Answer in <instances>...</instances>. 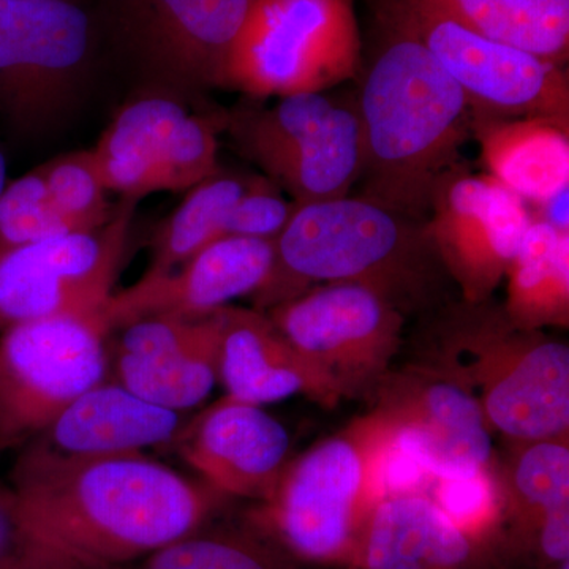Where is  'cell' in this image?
<instances>
[{
  "mask_svg": "<svg viewBox=\"0 0 569 569\" xmlns=\"http://www.w3.org/2000/svg\"><path fill=\"white\" fill-rule=\"evenodd\" d=\"M29 522L80 569L119 567L200 529L228 498L142 455L77 458L32 441L9 475Z\"/></svg>",
  "mask_w": 569,
  "mask_h": 569,
  "instance_id": "obj_1",
  "label": "cell"
},
{
  "mask_svg": "<svg viewBox=\"0 0 569 569\" xmlns=\"http://www.w3.org/2000/svg\"><path fill=\"white\" fill-rule=\"evenodd\" d=\"M387 36L365 71L358 111L365 140L358 197L426 222L440 176L460 163L471 110L458 82L383 7Z\"/></svg>",
  "mask_w": 569,
  "mask_h": 569,
  "instance_id": "obj_2",
  "label": "cell"
},
{
  "mask_svg": "<svg viewBox=\"0 0 569 569\" xmlns=\"http://www.w3.org/2000/svg\"><path fill=\"white\" fill-rule=\"evenodd\" d=\"M328 283L362 284L407 316L436 309L452 282L426 222L348 194L296 206L274 239L271 272L253 299L269 310Z\"/></svg>",
  "mask_w": 569,
  "mask_h": 569,
  "instance_id": "obj_3",
  "label": "cell"
},
{
  "mask_svg": "<svg viewBox=\"0 0 569 569\" xmlns=\"http://www.w3.org/2000/svg\"><path fill=\"white\" fill-rule=\"evenodd\" d=\"M437 342L430 367L475 397L490 430L518 445L568 436V343L519 328L490 299L445 307Z\"/></svg>",
  "mask_w": 569,
  "mask_h": 569,
  "instance_id": "obj_4",
  "label": "cell"
},
{
  "mask_svg": "<svg viewBox=\"0 0 569 569\" xmlns=\"http://www.w3.org/2000/svg\"><path fill=\"white\" fill-rule=\"evenodd\" d=\"M395 445L391 427L372 411L291 459L250 518L298 563L355 567Z\"/></svg>",
  "mask_w": 569,
  "mask_h": 569,
  "instance_id": "obj_5",
  "label": "cell"
},
{
  "mask_svg": "<svg viewBox=\"0 0 569 569\" xmlns=\"http://www.w3.org/2000/svg\"><path fill=\"white\" fill-rule=\"evenodd\" d=\"M361 69L355 0H253L228 61L227 89L279 99L323 93Z\"/></svg>",
  "mask_w": 569,
  "mask_h": 569,
  "instance_id": "obj_6",
  "label": "cell"
},
{
  "mask_svg": "<svg viewBox=\"0 0 569 569\" xmlns=\"http://www.w3.org/2000/svg\"><path fill=\"white\" fill-rule=\"evenodd\" d=\"M110 328L99 310L0 332V458L32 443L107 373Z\"/></svg>",
  "mask_w": 569,
  "mask_h": 569,
  "instance_id": "obj_7",
  "label": "cell"
},
{
  "mask_svg": "<svg viewBox=\"0 0 569 569\" xmlns=\"http://www.w3.org/2000/svg\"><path fill=\"white\" fill-rule=\"evenodd\" d=\"M137 198L122 197L110 222L0 253V332L102 309L121 268Z\"/></svg>",
  "mask_w": 569,
  "mask_h": 569,
  "instance_id": "obj_8",
  "label": "cell"
},
{
  "mask_svg": "<svg viewBox=\"0 0 569 569\" xmlns=\"http://www.w3.org/2000/svg\"><path fill=\"white\" fill-rule=\"evenodd\" d=\"M388 2L458 82L471 114L569 123V80L563 67L468 31L419 3Z\"/></svg>",
  "mask_w": 569,
  "mask_h": 569,
  "instance_id": "obj_9",
  "label": "cell"
},
{
  "mask_svg": "<svg viewBox=\"0 0 569 569\" xmlns=\"http://www.w3.org/2000/svg\"><path fill=\"white\" fill-rule=\"evenodd\" d=\"M268 316L347 397L372 392L387 376L406 320L383 296L356 283L318 284Z\"/></svg>",
  "mask_w": 569,
  "mask_h": 569,
  "instance_id": "obj_10",
  "label": "cell"
},
{
  "mask_svg": "<svg viewBox=\"0 0 569 569\" xmlns=\"http://www.w3.org/2000/svg\"><path fill=\"white\" fill-rule=\"evenodd\" d=\"M91 41L88 14L67 0H0V116L36 132L70 99Z\"/></svg>",
  "mask_w": 569,
  "mask_h": 569,
  "instance_id": "obj_11",
  "label": "cell"
},
{
  "mask_svg": "<svg viewBox=\"0 0 569 569\" xmlns=\"http://www.w3.org/2000/svg\"><path fill=\"white\" fill-rule=\"evenodd\" d=\"M531 220L529 206L489 174L462 163L440 176L430 194L426 228L462 301L492 298Z\"/></svg>",
  "mask_w": 569,
  "mask_h": 569,
  "instance_id": "obj_12",
  "label": "cell"
},
{
  "mask_svg": "<svg viewBox=\"0 0 569 569\" xmlns=\"http://www.w3.org/2000/svg\"><path fill=\"white\" fill-rule=\"evenodd\" d=\"M92 153L107 190L137 200L190 190L220 171L216 126L160 96L127 104Z\"/></svg>",
  "mask_w": 569,
  "mask_h": 569,
  "instance_id": "obj_13",
  "label": "cell"
},
{
  "mask_svg": "<svg viewBox=\"0 0 569 569\" xmlns=\"http://www.w3.org/2000/svg\"><path fill=\"white\" fill-rule=\"evenodd\" d=\"M378 415L396 447L437 479H466L490 470L492 438L475 397L430 366L389 372L376 389Z\"/></svg>",
  "mask_w": 569,
  "mask_h": 569,
  "instance_id": "obj_14",
  "label": "cell"
},
{
  "mask_svg": "<svg viewBox=\"0 0 569 569\" xmlns=\"http://www.w3.org/2000/svg\"><path fill=\"white\" fill-rule=\"evenodd\" d=\"M142 71L179 91L227 88L253 0H112Z\"/></svg>",
  "mask_w": 569,
  "mask_h": 569,
  "instance_id": "obj_15",
  "label": "cell"
},
{
  "mask_svg": "<svg viewBox=\"0 0 569 569\" xmlns=\"http://www.w3.org/2000/svg\"><path fill=\"white\" fill-rule=\"evenodd\" d=\"M272 261L274 241L222 238L171 271L144 274L132 287L112 291L100 313L110 331L146 317H206L257 293Z\"/></svg>",
  "mask_w": 569,
  "mask_h": 569,
  "instance_id": "obj_16",
  "label": "cell"
},
{
  "mask_svg": "<svg viewBox=\"0 0 569 569\" xmlns=\"http://www.w3.org/2000/svg\"><path fill=\"white\" fill-rule=\"evenodd\" d=\"M173 445L227 498L268 500L291 460L287 429L260 406L227 396L186 422Z\"/></svg>",
  "mask_w": 569,
  "mask_h": 569,
  "instance_id": "obj_17",
  "label": "cell"
},
{
  "mask_svg": "<svg viewBox=\"0 0 569 569\" xmlns=\"http://www.w3.org/2000/svg\"><path fill=\"white\" fill-rule=\"evenodd\" d=\"M118 383L148 402L182 411L200 406L219 381V316L146 317L123 325Z\"/></svg>",
  "mask_w": 569,
  "mask_h": 569,
  "instance_id": "obj_18",
  "label": "cell"
},
{
  "mask_svg": "<svg viewBox=\"0 0 569 569\" xmlns=\"http://www.w3.org/2000/svg\"><path fill=\"white\" fill-rule=\"evenodd\" d=\"M219 316L217 373L227 397L263 406L298 395L335 407L346 392L257 309L227 306Z\"/></svg>",
  "mask_w": 569,
  "mask_h": 569,
  "instance_id": "obj_19",
  "label": "cell"
},
{
  "mask_svg": "<svg viewBox=\"0 0 569 569\" xmlns=\"http://www.w3.org/2000/svg\"><path fill=\"white\" fill-rule=\"evenodd\" d=\"M182 427L179 411L103 380L77 397L37 441L77 458L142 455L144 449L173 445Z\"/></svg>",
  "mask_w": 569,
  "mask_h": 569,
  "instance_id": "obj_20",
  "label": "cell"
},
{
  "mask_svg": "<svg viewBox=\"0 0 569 569\" xmlns=\"http://www.w3.org/2000/svg\"><path fill=\"white\" fill-rule=\"evenodd\" d=\"M477 545L425 493L381 498L367 520L358 569H475Z\"/></svg>",
  "mask_w": 569,
  "mask_h": 569,
  "instance_id": "obj_21",
  "label": "cell"
},
{
  "mask_svg": "<svg viewBox=\"0 0 569 569\" xmlns=\"http://www.w3.org/2000/svg\"><path fill=\"white\" fill-rule=\"evenodd\" d=\"M490 178L529 208L569 189V123L545 118H492L471 114Z\"/></svg>",
  "mask_w": 569,
  "mask_h": 569,
  "instance_id": "obj_22",
  "label": "cell"
},
{
  "mask_svg": "<svg viewBox=\"0 0 569 569\" xmlns=\"http://www.w3.org/2000/svg\"><path fill=\"white\" fill-rule=\"evenodd\" d=\"M365 167V140L355 107L337 104L316 140L263 168L296 206L348 197Z\"/></svg>",
  "mask_w": 569,
  "mask_h": 569,
  "instance_id": "obj_23",
  "label": "cell"
},
{
  "mask_svg": "<svg viewBox=\"0 0 569 569\" xmlns=\"http://www.w3.org/2000/svg\"><path fill=\"white\" fill-rule=\"evenodd\" d=\"M509 320L522 329L569 323V233L531 217L507 272Z\"/></svg>",
  "mask_w": 569,
  "mask_h": 569,
  "instance_id": "obj_24",
  "label": "cell"
},
{
  "mask_svg": "<svg viewBox=\"0 0 569 569\" xmlns=\"http://www.w3.org/2000/svg\"><path fill=\"white\" fill-rule=\"evenodd\" d=\"M468 31L563 67L569 52V0H408Z\"/></svg>",
  "mask_w": 569,
  "mask_h": 569,
  "instance_id": "obj_25",
  "label": "cell"
},
{
  "mask_svg": "<svg viewBox=\"0 0 569 569\" xmlns=\"http://www.w3.org/2000/svg\"><path fill=\"white\" fill-rule=\"evenodd\" d=\"M217 519L141 559L103 569H298V561L252 518L242 523Z\"/></svg>",
  "mask_w": 569,
  "mask_h": 569,
  "instance_id": "obj_26",
  "label": "cell"
},
{
  "mask_svg": "<svg viewBox=\"0 0 569 569\" xmlns=\"http://www.w3.org/2000/svg\"><path fill=\"white\" fill-rule=\"evenodd\" d=\"M249 179L222 171L192 187L152 241V260L146 274L178 268L183 261L219 241L224 219L246 192Z\"/></svg>",
  "mask_w": 569,
  "mask_h": 569,
  "instance_id": "obj_27",
  "label": "cell"
},
{
  "mask_svg": "<svg viewBox=\"0 0 569 569\" xmlns=\"http://www.w3.org/2000/svg\"><path fill=\"white\" fill-rule=\"evenodd\" d=\"M336 108L325 93H296L280 97L268 110L239 116L231 127L242 151L264 168L316 140Z\"/></svg>",
  "mask_w": 569,
  "mask_h": 569,
  "instance_id": "obj_28",
  "label": "cell"
},
{
  "mask_svg": "<svg viewBox=\"0 0 569 569\" xmlns=\"http://www.w3.org/2000/svg\"><path fill=\"white\" fill-rule=\"evenodd\" d=\"M509 470V493L523 530L552 509L569 505V445L567 437L518 445Z\"/></svg>",
  "mask_w": 569,
  "mask_h": 569,
  "instance_id": "obj_29",
  "label": "cell"
},
{
  "mask_svg": "<svg viewBox=\"0 0 569 569\" xmlns=\"http://www.w3.org/2000/svg\"><path fill=\"white\" fill-rule=\"evenodd\" d=\"M41 168L51 203L78 233L99 230L110 222L114 209L108 204V190L92 149L59 157Z\"/></svg>",
  "mask_w": 569,
  "mask_h": 569,
  "instance_id": "obj_30",
  "label": "cell"
},
{
  "mask_svg": "<svg viewBox=\"0 0 569 569\" xmlns=\"http://www.w3.org/2000/svg\"><path fill=\"white\" fill-rule=\"evenodd\" d=\"M73 233V224L51 203L43 168L7 183L0 197V253Z\"/></svg>",
  "mask_w": 569,
  "mask_h": 569,
  "instance_id": "obj_31",
  "label": "cell"
},
{
  "mask_svg": "<svg viewBox=\"0 0 569 569\" xmlns=\"http://www.w3.org/2000/svg\"><path fill=\"white\" fill-rule=\"evenodd\" d=\"M433 501L475 542L488 537L500 519V490L492 470L466 479H437Z\"/></svg>",
  "mask_w": 569,
  "mask_h": 569,
  "instance_id": "obj_32",
  "label": "cell"
},
{
  "mask_svg": "<svg viewBox=\"0 0 569 569\" xmlns=\"http://www.w3.org/2000/svg\"><path fill=\"white\" fill-rule=\"evenodd\" d=\"M296 204L288 201L271 179H249L246 192L224 219L220 239L253 238L274 241L293 216Z\"/></svg>",
  "mask_w": 569,
  "mask_h": 569,
  "instance_id": "obj_33",
  "label": "cell"
},
{
  "mask_svg": "<svg viewBox=\"0 0 569 569\" xmlns=\"http://www.w3.org/2000/svg\"><path fill=\"white\" fill-rule=\"evenodd\" d=\"M61 552L33 529L9 482H0V569H40Z\"/></svg>",
  "mask_w": 569,
  "mask_h": 569,
  "instance_id": "obj_34",
  "label": "cell"
},
{
  "mask_svg": "<svg viewBox=\"0 0 569 569\" xmlns=\"http://www.w3.org/2000/svg\"><path fill=\"white\" fill-rule=\"evenodd\" d=\"M526 535L537 548L539 560L560 567L569 560V505L546 512Z\"/></svg>",
  "mask_w": 569,
  "mask_h": 569,
  "instance_id": "obj_35",
  "label": "cell"
},
{
  "mask_svg": "<svg viewBox=\"0 0 569 569\" xmlns=\"http://www.w3.org/2000/svg\"><path fill=\"white\" fill-rule=\"evenodd\" d=\"M569 189L563 190L556 197L550 198L546 203L530 208L531 217L549 223L556 230L569 233Z\"/></svg>",
  "mask_w": 569,
  "mask_h": 569,
  "instance_id": "obj_36",
  "label": "cell"
},
{
  "mask_svg": "<svg viewBox=\"0 0 569 569\" xmlns=\"http://www.w3.org/2000/svg\"><path fill=\"white\" fill-rule=\"evenodd\" d=\"M40 569H80L78 568V565L74 563L73 560L70 559L67 553H58V556L52 557L50 561H48L44 567H41Z\"/></svg>",
  "mask_w": 569,
  "mask_h": 569,
  "instance_id": "obj_37",
  "label": "cell"
},
{
  "mask_svg": "<svg viewBox=\"0 0 569 569\" xmlns=\"http://www.w3.org/2000/svg\"><path fill=\"white\" fill-rule=\"evenodd\" d=\"M7 187V160L3 153L0 152V197H2L3 190Z\"/></svg>",
  "mask_w": 569,
  "mask_h": 569,
  "instance_id": "obj_38",
  "label": "cell"
},
{
  "mask_svg": "<svg viewBox=\"0 0 569 569\" xmlns=\"http://www.w3.org/2000/svg\"><path fill=\"white\" fill-rule=\"evenodd\" d=\"M33 2H47V0H33Z\"/></svg>",
  "mask_w": 569,
  "mask_h": 569,
  "instance_id": "obj_39",
  "label": "cell"
}]
</instances>
